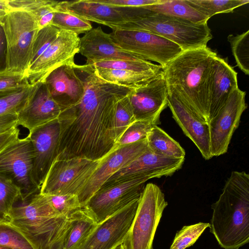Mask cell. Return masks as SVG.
Segmentation results:
<instances>
[{
	"label": "cell",
	"mask_w": 249,
	"mask_h": 249,
	"mask_svg": "<svg viewBox=\"0 0 249 249\" xmlns=\"http://www.w3.org/2000/svg\"><path fill=\"white\" fill-rule=\"evenodd\" d=\"M79 53L87 58L86 64L88 65L106 60L143 59L118 47L110 35L100 26L92 28L80 38Z\"/></svg>",
	"instance_id": "cell-23"
},
{
	"label": "cell",
	"mask_w": 249,
	"mask_h": 249,
	"mask_svg": "<svg viewBox=\"0 0 249 249\" xmlns=\"http://www.w3.org/2000/svg\"><path fill=\"white\" fill-rule=\"evenodd\" d=\"M60 133L57 119L35 129L28 135L34 153L33 179L40 189L57 155Z\"/></svg>",
	"instance_id": "cell-18"
},
{
	"label": "cell",
	"mask_w": 249,
	"mask_h": 249,
	"mask_svg": "<svg viewBox=\"0 0 249 249\" xmlns=\"http://www.w3.org/2000/svg\"><path fill=\"white\" fill-rule=\"evenodd\" d=\"M208 227L210 223L203 222L184 226L177 232L170 249H185L192 246Z\"/></svg>",
	"instance_id": "cell-34"
},
{
	"label": "cell",
	"mask_w": 249,
	"mask_h": 249,
	"mask_svg": "<svg viewBox=\"0 0 249 249\" xmlns=\"http://www.w3.org/2000/svg\"><path fill=\"white\" fill-rule=\"evenodd\" d=\"M51 1L48 0H9V5L11 11H24L33 14Z\"/></svg>",
	"instance_id": "cell-43"
},
{
	"label": "cell",
	"mask_w": 249,
	"mask_h": 249,
	"mask_svg": "<svg viewBox=\"0 0 249 249\" xmlns=\"http://www.w3.org/2000/svg\"><path fill=\"white\" fill-rule=\"evenodd\" d=\"M167 105L174 119L184 134L196 145L202 157L206 160L211 159L208 123L201 120L168 88Z\"/></svg>",
	"instance_id": "cell-20"
},
{
	"label": "cell",
	"mask_w": 249,
	"mask_h": 249,
	"mask_svg": "<svg viewBox=\"0 0 249 249\" xmlns=\"http://www.w3.org/2000/svg\"><path fill=\"white\" fill-rule=\"evenodd\" d=\"M98 2L111 6L139 7L153 5L160 0H96Z\"/></svg>",
	"instance_id": "cell-44"
},
{
	"label": "cell",
	"mask_w": 249,
	"mask_h": 249,
	"mask_svg": "<svg viewBox=\"0 0 249 249\" xmlns=\"http://www.w3.org/2000/svg\"><path fill=\"white\" fill-rule=\"evenodd\" d=\"M237 66L249 74V30L240 35H229L227 37Z\"/></svg>",
	"instance_id": "cell-33"
},
{
	"label": "cell",
	"mask_w": 249,
	"mask_h": 249,
	"mask_svg": "<svg viewBox=\"0 0 249 249\" xmlns=\"http://www.w3.org/2000/svg\"><path fill=\"white\" fill-rule=\"evenodd\" d=\"M6 42L2 25L0 24V64L5 65Z\"/></svg>",
	"instance_id": "cell-47"
},
{
	"label": "cell",
	"mask_w": 249,
	"mask_h": 249,
	"mask_svg": "<svg viewBox=\"0 0 249 249\" xmlns=\"http://www.w3.org/2000/svg\"><path fill=\"white\" fill-rule=\"evenodd\" d=\"M210 231L224 249H239L249 242V175L232 171L212 205Z\"/></svg>",
	"instance_id": "cell-3"
},
{
	"label": "cell",
	"mask_w": 249,
	"mask_h": 249,
	"mask_svg": "<svg viewBox=\"0 0 249 249\" xmlns=\"http://www.w3.org/2000/svg\"><path fill=\"white\" fill-rule=\"evenodd\" d=\"M237 73L223 58L217 56L211 72L208 89V122L224 106L238 88Z\"/></svg>",
	"instance_id": "cell-24"
},
{
	"label": "cell",
	"mask_w": 249,
	"mask_h": 249,
	"mask_svg": "<svg viewBox=\"0 0 249 249\" xmlns=\"http://www.w3.org/2000/svg\"><path fill=\"white\" fill-rule=\"evenodd\" d=\"M246 92L239 88L230 95L224 106L208 122L211 156L227 153L232 136L247 108Z\"/></svg>",
	"instance_id": "cell-12"
},
{
	"label": "cell",
	"mask_w": 249,
	"mask_h": 249,
	"mask_svg": "<svg viewBox=\"0 0 249 249\" xmlns=\"http://www.w3.org/2000/svg\"><path fill=\"white\" fill-rule=\"evenodd\" d=\"M154 125L145 121H135L124 131L117 142V145L122 146L134 143L146 139Z\"/></svg>",
	"instance_id": "cell-40"
},
{
	"label": "cell",
	"mask_w": 249,
	"mask_h": 249,
	"mask_svg": "<svg viewBox=\"0 0 249 249\" xmlns=\"http://www.w3.org/2000/svg\"><path fill=\"white\" fill-rule=\"evenodd\" d=\"M128 95L118 102L115 112L114 125L116 143L126 128L136 121Z\"/></svg>",
	"instance_id": "cell-36"
},
{
	"label": "cell",
	"mask_w": 249,
	"mask_h": 249,
	"mask_svg": "<svg viewBox=\"0 0 249 249\" xmlns=\"http://www.w3.org/2000/svg\"><path fill=\"white\" fill-rule=\"evenodd\" d=\"M148 148L146 138L131 144L117 146L102 159L78 196L84 207L91 196L115 173L126 166Z\"/></svg>",
	"instance_id": "cell-14"
},
{
	"label": "cell",
	"mask_w": 249,
	"mask_h": 249,
	"mask_svg": "<svg viewBox=\"0 0 249 249\" xmlns=\"http://www.w3.org/2000/svg\"><path fill=\"white\" fill-rule=\"evenodd\" d=\"M58 2L52 0L49 4L40 8L33 14L37 20L39 30L52 24Z\"/></svg>",
	"instance_id": "cell-42"
},
{
	"label": "cell",
	"mask_w": 249,
	"mask_h": 249,
	"mask_svg": "<svg viewBox=\"0 0 249 249\" xmlns=\"http://www.w3.org/2000/svg\"><path fill=\"white\" fill-rule=\"evenodd\" d=\"M217 56L207 46L182 51L163 68L167 87L208 123V85Z\"/></svg>",
	"instance_id": "cell-2"
},
{
	"label": "cell",
	"mask_w": 249,
	"mask_h": 249,
	"mask_svg": "<svg viewBox=\"0 0 249 249\" xmlns=\"http://www.w3.org/2000/svg\"><path fill=\"white\" fill-rule=\"evenodd\" d=\"M193 7L210 18L219 13L232 12L235 9L248 4L249 0H186Z\"/></svg>",
	"instance_id": "cell-32"
},
{
	"label": "cell",
	"mask_w": 249,
	"mask_h": 249,
	"mask_svg": "<svg viewBox=\"0 0 249 249\" xmlns=\"http://www.w3.org/2000/svg\"><path fill=\"white\" fill-rule=\"evenodd\" d=\"M34 153L27 136L15 141L0 153V175L20 189L21 198L40 192L33 179Z\"/></svg>",
	"instance_id": "cell-10"
},
{
	"label": "cell",
	"mask_w": 249,
	"mask_h": 249,
	"mask_svg": "<svg viewBox=\"0 0 249 249\" xmlns=\"http://www.w3.org/2000/svg\"><path fill=\"white\" fill-rule=\"evenodd\" d=\"M2 26L6 42L4 70L25 73L39 31L37 20L31 13L13 11L4 18Z\"/></svg>",
	"instance_id": "cell-6"
},
{
	"label": "cell",
	"mask_w": 249,
	"mask_h": 249,
	"mask_svg": "<svg viewBox=\"0 0 249 249\" xmlns=\"http://www.w3.org/2000/svg\"><path fill=\"white\" fill-rule=\"evenodd\" d=\"M0 249H16L8 246L0 245Z\"/></svg>",
	"instance_id": "cell-50"
},
{
	"label": "cell",
	"mask_w": 249,
	"mask_h": 249,
	"mask_svg": "<svg viewBox=\"0 0 249 249\" xmlns=\"http://www.w3.org/2000/svg\"><path fill=\"white\" fill-rule=\"evenodd\" d=\"M74 64L63 65L55 69L44 82L62 110L78 103L84 93V83L76 72Z\"/></svg>",
	"instance_id": "cell-22"
},
{
	"label": "cell",
	"mask_w": 249,
	"mask_h": 249,
	"mask_svg": "<svg viewBox=\"0 0 249 249\" xmlns=\"http://www.w3.org/2000/svg\"><path fill=\"white\" fill-rule=\"evenodd\" d=\"M39 84L27 83L18 89L0 92V116L19 112L27 105Z\"/></svg>",
	"instance_id": "cell-29"
},
{
	"label": "cell",
	"mask_w": 249,
	"mask_h": 249,
	"mask_svg": "<svg viewBox=\"0 0 249 249\" xmlns=\"http://www.w3.org/2000/svg\"><path fill=\"white\" fill-rule=\"evenodd\" d=\"M146 140L148 148L158 155L171 158H185L184 149L158 125L153 126Z\"/></svg>",
	"instance_id": "cell-27"
},
{
	"label": "cell",
	"mask_w": 249,
	"mask_h": 249,
	"mask_svg": "<svg viewBox=\"0 0 249 249\" xmlns=\"http://www.w3.org/2000/svg\"><path fill=\"white\" fill-rule=\"evenodd\" d=\"M167 94L163 70L141 86L132 89L128 97L136 121L159 124L160 114L168 106Z\"/></svg>",
	"instance_id": "cell-15"
},
{
	"label": "cell",
	"mask_w": 249,
	"mask_h": 249,
	"mask_svg": "<svg viewBox=\"0 0 249 249\" xmlns=\"http://www.w3.org/2000/svg\"><path fill=\"white\" fill-rule=\"evenodd\" d=\"M143 7L153 12L197 24L207 23L210 19L191 6L186 0H160L157 4Z\"/></svg>",
	"instance_id": "cell-26"
},
{
	"label": "cell",
	"mask_w": 249,
	"mask_h": 249,
	"mask_svg": "<svg viewBox=\"0 0 249 249\" xmlns=\"http://www.w3.org/2000/svg\"><path fill=\"white\" fill-rule=\"evenodd\" d=\"M68 9L89 21L110 27L142 18L147 10L143 7H119L98 2L96 0L67 1Z\"/></svg>",
	"instance_id": "cell-19"
},
{
	"label": "cell",
	"mask_w": 249,
	"mask_h": 249,
	"mask_svg": "<svg viewBox=\"0 0 249 249\" xmlns=\"http://www.w3.org/2000/svg\"><path fill=\"white\" fill-rule=\"evenodd\" d=\"M11 12L9 5V0H0V22L3 24V21L6 16Z\"/></svg>",
	"instance_id": "cell-48"
},
{
	"label": "cell",
	"mask_w": 249,
	"mask_h": 249,
	"mask_svg": "<svg viewBox=\"0 0 249 249\" xmlns=\"http://www.w3.org/2000/svg\"><path fill=\"white\" fill-rule=\"evenodd\" d=\"M0 245L16 249H34L20 231L9 222H0Z\"/></svg>",
	"instance_id": "cell-38"
},
{
	"label": "cell",
	"mask_w": 249,
	"mask_h": 249,
	"mask_svg": "<svg viewBox=\"0 0 249 249\" xmlns=\"http://www.w3.org/2000/svg\"><path fill=\"white\" fill-rule=\"evenodd\" d=\"M8 219L34 249H63L70 222L53 209L46 196L38 192L20 197Z\"/></svg>",
	"instance_id": "cell-4"
},
{
	"label": "cell",
	"mask_w": 249,
	"mask_h": 249,
	"mask_svg": "<svg viewBox=\"0 0 249 249\" xmlns=\"http://www.w3.org/2000/svg\"><path fill=\"white\" fill-rule=\"evenodd\" d=\"M79 40L76 34L60 30L56 39L26 71L28 82L31 85L44 83L55 69L74 64V56L79 53Z\"/></svg>",
	"instance_id": "cell-13"
},
{
	"label": "cell",
	"mask_w": 249,
	"mask_h": 249,
	"mask_svg": "<svg viewBox=\"0 0 249 249\" xmlns=\"http://www.w3.org/2000/svg\"><path fill=\"white\" fill-rule=\"evenodd\" d=\"M53 209L59 214L69 218L76 210L82 208L76 195H45Z\"/></svg>",
	"instance_id": "cell-39"
},
{
	"label": "cell",
	"mask_w": 249,
	"mask_h": 249,
	"mask_svg": "<svg viewBox=\"0 0 249 249\" xmlns=\"http://www.w3.org/2000/svg\"><path fill=\"white\" fill-rule=\"evenodd\" d=\"M140 199L98 224L76 249H114L122 244L133 222Z\"/></svg>",
	"instance_id": "cell-16"
},
{
	"label": "cell",
	"mask_w": 249,
	"mask_h": 249,
	"mask_svg": "<svg viewBox=\"0 0 249 249\" xmlns=\"http://www.w3.org/2000/svg\"><path fill=\"white\" fill-rule=\"evenodd\" d=\"M60 31L52 24L38 31L33 45L28 68L56 39Z\"/></svg>",
	"instance_id": "cell-37"
},
{
	"label": "cell",
	"mask_w": 249,
	"mask_h": 249,
	"mask_svg": "<svg viewBox=\"0 0 249 249\" xmlns=\"http://www.w3.org/2000/svg\"><path fill=\"white\" fill-rule=\"evenodd\" d=\"M100 160L57 156L41 186L40 193L45 195L73 194L78 196L98 167Z\"/></svg>",
	"instance_id": "cell-8"
},
{
	"label": "cell",
	"mask_w": 249,
	"mask_h": 249,
	"mask_svg": "<svg viewBox=\"0 0 249 249\" xmlns=\"http://www.w3.org/2000/svg\"><path fill=\"white\" fill-rule=\"evenodd\" d=\"M8 222V219L0 214V222Z\"/></svg>",
	"instance_id": "cell-49"
},
{
	"label": "cell",
	"mask_w": 249,
	"mask_h": 249,
	"mask_svg": "<svg viewBox=\"0 0 249 249\" xmlns=\"http://www.w3.org/2000/svg\"><path fill=\"white\" fill-rule=\"evenodd\" d=\"M21 196L19 188L0 175V214L8 219L13 205Z\"/></svg>",
	"instance_id": "cell-35"
},
{
	"label": "cell",
	"mask_w": 249,
	"mask_h": 249,
	"mask_svg": "<svg viewBox=\"0 0 249 249\" xmlns=\"http://www.w3.org/2000/svg\"><path fill=\"white\" fill-rule=\"evenodd\" d=\"M114 249H124L123 246V244H121L119 245V246H118L117 247H116Z\"/></svg>",
	"instance_id": "cell-51"
},
{
	"label": "cell",
	"mask_w": 249,
	"mask_h": 249,
	"mask_svg": "<svg viewBox=\"0 0 249 249\" xmlns=\"http://www.w3.org/2000/svg\"><path fill=\"white\" fill-rule=\"evenodd\" d=\"M18 126V113H10L0 116V135Z\"/></svg>",
	"instance_id": "cell-45"
},
{
	"label": "cell",
	"mask_w": 249,
	"mask_h": 249,
	"mask_svg": "<svg viewBox=\"0 0 249 249\" xmlns=\"http://www.w3.org/2000/svg\"><path fill=\"white\" fill-rule=\"evenodd\" d=\"M110 34L119 48L147 61L158 63L163 68L183 51L174 42L143 31L117 29Z\"/></svg>",
	"instance_id": "cell-9"
},
{
	"label": "cell",
	"mask_w": 249,
	"mask_h": 249,
	"mask_svg": "<svg viewBox=\"0 0 249 249\" xmlns=\"http://www.w3.org/2000/svg\"><path fill=\"white\" fill-rule=\"evenodd\" d=\"M52 25L60 30L70 31L77 35L85 34L92 29L90 21L68 9L67 1L58 2Z\"/></svg>",
	"instance_id": "cell-30"
},
{
	"label": "cell",
	"mask_w": 249,
	"mask_h": 249,
	"mask_svg": "<svg viewBox=\"0 0 249 249\" xmlns=\"http://www.w3.org/2000/svg\"><path fill=\"white\" fill-rule=\"evenodd\" d=\"M167 205L158 186L152 183L145 186L133 222L122 243L124 249H153L154 236Z\"/></svg>",
	"instance_id": "cell-7"
},
{
	"label": "cell",
	"mask_w": 249,
	"mask_h": 249,
	"mask_svg": "<svg viewBox=\"0 0 249 249\" xmlns=\"http://www.w3.org/2000/svg\"><path fill=\"white\" fill-rule=\"evenodd\" d=\"M74 69L85 91L78 103L62 110L58 118L57 156L100 160L117 146L114 125L117 104L132 89L102 80L91 65L75 64Z\"/></svg>",
	"instance_id": "cell-1"
},
{
	"label": "cell",
	"mask_w": 249,
	"mask_h": 249,
	"mask_svg": "<svg viewBox=\"0 0 249 249\" xmlns=\"http://www.w3.org/2000/svg\"><path fill=\"white\" fill-rule=\"evenodd\" d=\"M109 27L148 32L174 42L183 51L206 47L213 37L207 23H195L150 10L138 20Z\"/></svg>",
	"instance_id": "cell-5"
},
{
	"label": "cell",
	"mask_w": 249,
	"mask_h": 249,
	"mask_svg": "<svg viewBox=\"0 0 249 249\" xmlns=\"http://www.w3.org/2000/svg\"><path fill=\"white\" fill-rule=\"evenodd\" d=\"M69 219L70 226L65 239L63 249H76L98 224L85 207L75 211Z\"/></svg>",
	"instance_id": "cell-25"
},
{
	"label": "cell",
	"mask_w": 249,
	"mask_h": 249,
	"mask_svg": "<svg viewBox=\"0 0 249 249\" xmlns=\"http://www.w3.org/2000/svg\"><path fill=\"white\" fill-rule=\"evenodd\" d=\"M92 68L95 75L102 80L131 89L138 88L158 75L125 70Z\"/></svg>",
	"instance_id": "cell-28"
},
{
	"label": "cell",
	"mask_w": 249,
	"mask_h": 249,
	"mask_svg": "<svg viewBox=\"0 0 249 249\" xmlns=\"http://www.w3.org/2000/svg\"><path fill=\"white\" fill-rule=\"evenodd\" d=\"M93 67L133 71L157 75L163 70L160 65L155 64L144 59L137 60H106L89 65Z\"/></svg>",
	"instance_id": "cell-31"
},
{
	"label": "cell",
	"mask_w": 249,
	"mask_h": 249,
	"mask_svg": "<svg viewBox=\"0 0 249 249\" xmlns=\"http://www.w3.org/2000/svg\"><path fill=\"white\" fill-rule=\"evenodd\" d=\"M147 178H136L103 186L84 206L97 224L107 219L133 201L139 199Z\"/></svg>",
	"instance_id": "cell-11"
},
{
	"label": "cell",
	"mask_w": 249,
	"mask_h": 249,
	"mask_svg": "<svg viewBox=\"0 0 249 249\" xmlns=\"http://www.w3.org/2000/svg\"><path fill=\"white\" fill-rule=\"evenodd\" d=\"M27 83L24 73L0 71V92L18 89Z\"/></svg>",
	"instance_id": "cell-41"
},
{
	"label": "cell",
	"mask_w": 249,
	"mask_h": 249,
	"mask_svg": "<svg viewBox=\"0 0 249 249\" xmlns=\"http://www.w3.org/2000/svg\"><path fill=\"white\" fill-rule=\"evenodd\" d=\"M61 111L47 84L45 82L40 83L27 105L18 113V124L31 132L58 119Z\"/></svg>",
	"instance_id": "cell-21"
},
{
	"label": "cell",
	"mask_w": 249,
	"mask_h": 249,
	"mask_svg": "<svg viewBox=\"0 0 249 249\" xmlns=\"http://www.w3.org/2000/svg\"><path fill=\"white\" fill-rule=\"evenodd\" d=\"M184 159L160 156L148 148L130 163L115 173L102 187L136 178H143L149 179L171 176L182 167Z\"/></svg>",
	"instance_id": "cell-17"
},
{
	"label": "cell",
	"mask_w": 249,
	"mask_h": 249,
	"mask_svg": "<svg viewBox=\"0 0 249 249\" xmlns=\"http://www.w3.org/2000/svg\"><path fill=\"white\" fill-rule=\"evenodd\" d=\"M0 24H2V25H3V24H2V23H1V22H0Z\"/></svg>",
	"instance_id": "cell-52"
},
{
	"label": "cell",
	"mask_w": 249,
	"mask_h": 249,
	"mask_svg": "<svg viewBox=\"0 0 249 249\" xmlns=\"http://www.w3.org/2000/svg\"><path fill=\"white\" fill-rule=\"evenodd\" d=\"M19 129L17 127L0 135V153L19 138Z\"/></svg>",
	"instance_id": "cell-46"
}]
</instances>
